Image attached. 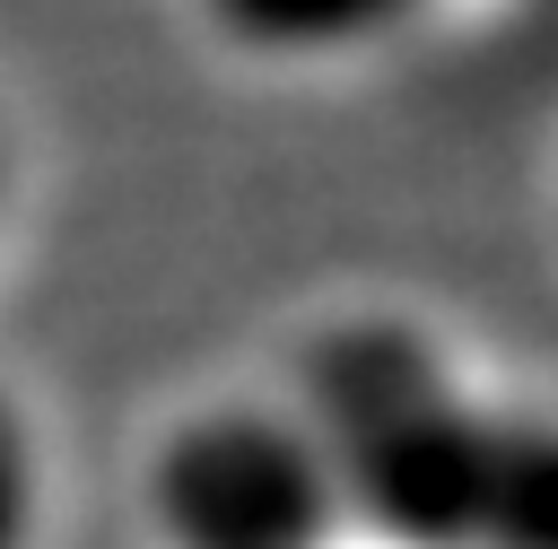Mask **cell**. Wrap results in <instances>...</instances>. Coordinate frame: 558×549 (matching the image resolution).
<instances>
[{
    "mask_svg": "<svg viewBox=\"0 0 558 549\" xmlns=\"http://www.w3.org/2000/svg\"><path fill=\"white\" fill-rule=\"evenodd\" d=\"M35 497H44L35 427H26V410L0 392V549H26V540H35Z\"/></svg>",
    "mask_w": 558,
    "mask_h": 549,
    "instance_id": "cell-5",
    "label": "cell"
},
{
    "mask_svg": "<svg viewBox=\"0 0 558 549\" xmlns=\"http://www.w3.org/2000/svg\"><path fill=\"white\" fill-rule=\"evenodd\" d=\"M0 183H9V148H0Z\"/></svg>",
    "mask_w": 558,
    "mask_h": 549,
    "instance_id": "cell-6",
    "label": "cell"
},
{
    "mask_svg": "<svg viewBox=\"0 0 558 549\" xmlns=\"http://www.w3.org/2000/svg\"><path fill=\"white\" fill-rule=\"evenodd\" d=\"M148 514L166 549H331L340 488L279 401H218L192 410L148 453Z\"/></svg>",
    "mask_w": 558,
    "mask_h": 549,
    "instance_id": "cell-2",
    "label": "cell"
},
{
    "mask_svg": "<svg viewBox=\"0 0 558 549\" xmlns=\"http://www.w3.org/2000/svg\"><path fill=\"white\" fill-rule=\"evenodd\" d=\"M480 549H558V453L532 410H506L488 497H480Z\"/></svg>",
    "mask_w": 558,
    "mask_h": 549,
    "instance_id": "cell-4",
    "label": "cell"
},
{
    "mask_svg": "<svg viewBox=\"0 0 558 549\" xmlns=\"http://www.w3.org/2000/svg\"><path fill=\"white\" fill-rule=\"evenodd\" d=\"M201 26L270 70H331L357 52H384L392 35H410L436 0H192Z\"/></svg>",
    "mask_w": 558,
    "mask_h": 549,
    "instance_id": "cell-3",
    "label": "cell"
},
{
    "mask_svg": "<svg viewBox=\"0 0 558 549\" xmlns=\"http://www.w3.org/2000/svg\"><path fill=\"white\" fill-rule=\"evenodd\" d=\"M340 514L384 549H480V497L506 410L471 401L453 357L401 314H340L305 349L296 401Z\"/></svg>",
    "mask_w": 558,
    "mask_h": 549,
    "instance_id": "cell-1",
    "label": "cell"
}]
</instances>
